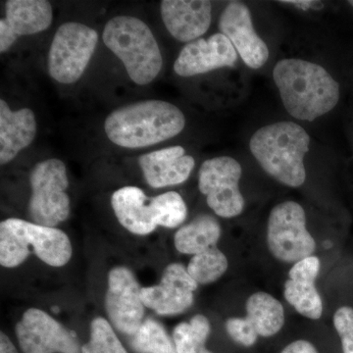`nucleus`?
Segmentation results:
<instances>
[{"mask_svg":"<svg viewBox=\"0 0 353 353\" xmlns=\"http://www.w3.org/2000/svg\"><path fill=\"white\" fill-rule=\"evenodd\" d=\"M273 79L288 111L297 120L314 121L340 101V85L321 65L299 58L280 60Z\"/></svg>","mask_w":353,"mask_h":353,"instance_id":"1","label":"nucleus"},{"mask_svg":"<svg viewBox=\"0 0 353 353\" xmlns=\"http://www.w3.org/2000/svg\"><path fill=\"white\" fill-rule=\"evenodd\" d=\"M185 117L174 104L148 99L116 109L104 122L108 139L125 148H143L178 136Z\"/></svg>","mask_w":353,"mask_h":353,"instance_id":"2","label":"nucleus"},{"mask_svg":"<svg viewBox=\"0 0 353 353\" xmlns=\"http://www.w3.org/2000/svg\"><path fill=\"white\" fill-rule=\"evenodd\" d=\"M311 139L301 125L281 121L260 128L253 134L250 150L269 176L290 188L305 182L304 157Z\"/></svg>","mask_w":353,"mask_h":353,"instance_id":"3","label":"nucleus"},{"mask_svg":"<svg viewBox=\"0 0 353 353\" xmlns=\"http://www.w3.org/2000/svg\"><path fill=\"white\" fill-rule=\"evenodd\" d=\"M32 252L44 263L62 267L73 253L68 236L57 228L41 226L28 221L9 218L0 223V264L15 268Z\"/></svg>","mask_w":353,"mask_h":353,"instance_id":"4","label":"nucleus"},{"mask_svg":"<svg viewBox=\"0 0 353 353\" xmlns=\"http://www.w3.org/2000/svg\"><path fill=\"white\" fill-rule=\"evenodd\" d=\"M102 39L123 62L132 82L148 85L161 71V51L152 30L143 21L131 16L112 18L105 25Z\"/></svg>","mask_w":353,"mask_h":353,"instance_id":"5","label":"nucleus"},{"mask_svg":"<svg viewBox=\"0 0 353 353\" xmlns=\"http://www.w3.org/2000/svg\"><path fill=\"white\" fill-rule=\"evenodd\" d=\"M30 183L32 196L28 209L32 223L55 228L68 219L69 181L63 161L52 158L39 162L31 172Z\"/></svg>","mask_w":353,"mask_h":353,"instance_id":"6","label":"nucleus"},{"mask_svg":"<svg viewBox=\"0 0 353 353\" xmlns=\"http://www.w3.org/2000/svg\"><path fill=\"white\" fill-rule=\"evenodd\" d=\"M99 34L95 30L77 22L64 23L58 28L48 53V72L53 80L74 83L85 73Z\"/></svg>","mask_w":353,"mask_h":353,"instance_id":"7","label":"nucleus"},{"mask_svg":"<svg viewBox=\"0 0 353 353\" xmlns=\"http://www.w3.org/2000/svg\"><path fill=\"white\" fill-rule=\"evenodd\" d=\"M269 250L276 259L296 263L312 256L316 243L306 228V216L301 204L285 201L272 209L267 230Z\"/></svg>","mask_w":353,"mask_h":353,"instance_id":"8","label":"nucleus"},{"mask_svg":"<svg viewBox=\"0 0 353 353\" xmlns=\"http://www.w3.org/2000/svg\"><path fill=\"white\" fill-rule=\"evenodd\" d=\"M241 164L234 158L219 157L206 160L199 172V189L209 208L223 218L240 215L245 208L240 180Z\"/></svg>","mask_w":353,"mask_h":353,"instance_id":"9","label":"nucleus"},{"mask_svg":"<svg viewBox=\"0 0 353 353\" xmlns=\"http://www.w3.org/2000/svg\"><path fill=\"white\" fill-rule=\"evenodd\" d=\"M136 276L125 266L114 267L108 274L105 308L111 324L120 333L134 336L143 325L145 304Z\"/></svg>","mask_w":353,"mask_h":353,"instance_id":"10","label":"nucleus"},{"mask_svg":"<svg viewBox=\"0 0 353 353\" xmlns=\"http://www.w3.org/2000/svg\"><path fill=\"white\" fill-rule=\"evenodd\" d=\"M15 331L24 353L82 352L75 334L41 309H28L16 325Z\"/></svg>","mask_w":353,"mask_h":353,"instance_id":"11","label":"nucleus"},{"mask_svg":"<svg viewBox=\"0 0 353 353\" xmlns=\"http://www.w3.org/2000/svg\"><path fill=\"white\" fill-rule=\"evenodd\" d=\"M197 285L183 264L172 263L165 269L159 284L141 289V301L158 315L182 314L194 304Z\"/></svg>","mask_w":353,"mask_h":353,"instance_id":"12","label":"nucleus"},{"mask_svg":"<svg viewBox=\"0 0 353 353\" xmlns=\"http://www.w3.org/2000/svg\"><path fill=\"white\" fill-rule=\"evenodd\" d=\"M221 34L230 39L246 66L259 69L266 64L269 48L253 27L252 14L245 3L228 4L219 19Z\"/></svg>","mask_w":353,"mask_h":353,"instance_id":"13","label":"nucleus"},{"mask_svg":"<svg viewBox=\"0 0 353 353\" xmlns=\"http://www.w3.org/2000/svg\"><path fill=\"white\" fill-rule=\"evenodd\" d=\"M238 52L230 39L218 32L208 39H199L183 46L174 63V71L181 77H194L213 70L233 67Z\"/></svg>","mask_w":353,"mask_h":353,"instance_id":"14","label":"nucleus"},{"mask_svg":"<svg viewBox=\"0 0 353 353\" xmlns=\"http://www.w3.org/2000/svg\"><path fill=\"white\" fill-rule=\"evenodd\" d=\"M6 18L0 20V52H6L22 36L48 30L52 23V6L46 0H8Z\"/></svg>","mask_w":353,"mask_h":353,"instance_id":"15","label":"nucleus"},{"mask_svg":"<svg viewBox=\"0 0 353 353\" xmlns=\"http://www.w3.org/2000/svg\"><path fill=\"white\" fill-rule=\"evenodd\" d=\"M160 10L167 31L182 43L201 39L212 20V6L205 0H163Z\"/></svg>","mask_w":353,"mask_h":353,"instance_id":"16","label":"nucleus"},{"mask_svg":"<svg viewBox=\"0 0 353 353\" xmlns=\"http://www.w3.org/2000/svg\"><path fill=\"white\" fill-rule=\"evenodd\" d=\"M139 165L145 180L154 189L181 185L194 170V157L185 154L183 146L176 145L141 155Z\"/></svg>","mask_w":353,"mask_h":353,"instance_id":"17","label":"nucleus"},{"mask_svg":"<svg viewBox=\"0 0 353 353\" xmlns=\"http://www.w3.org/2000/svg\"><path fill=\"white\" fill-rule=\"evenodd\" d=\"M319 272L320 260L316 256L307 257L292 267L290 279L285 284V301L299 314L312 320L320 319L323 313L322 299L315 287Z\"/></svg>","mask_w":353,"mask_h":353,"instance_id":"18","label":"nucleus"},{"mask_svg":"<svg viewBox=\"0 0 353 353\" xmlns=\"http://www.w3.org/2000/svg\"><path fill=\"white\" fill-rule=\"evenodd\" d=\"M37 136V121L31 109L13 111L0 101V163H9L28 148Z\"/></svg>","mask_w":353,"mask_h":353,"instance_id":"19","label":"nucleus"},{"mask_svg":"<svg viewBox=\"0 0 353 353\" xmlns=\"http://www.w3.org/2000/svg\"><path fill=\"white\" fill-rule=\"evenodd\" d=\"M111 205L120 224L132 234L146 236L158 227L150 199L138 187L128 185L114 192Z\"/></svg>","mask_w":353,"mask_h":353,"instance_id":"20","label":"nucleus"},{"mask_svg":"<svg viewBox=\"0 0 353 353\" xmlns=\"http://www.w3.org/2000/svg\"><path fill=\"white\" fill-rule=\"evenodd\" d=\"M248 326L257 336L269 338L281 331L285 324L282 303L267 292H259L250 296L245 304Z\"/></svg>","mask_w":353,"mask_h":353,"instance_id":"21","label":"nucleus"},{"mask_svg":"<svg viewBox=\"0 0 353 353\" xmlns=\"http://www.w3.org/2000/svg\"><path fill=\"white\" fill-rule=\"evenodd\" d=\"M221 236L219 221L203 214L178 230L174 236L176 250L183 254H199L216 246Z\"/></svg>","mask_w":353,"mask_h":353,"instance_id":"22","label":"nucleus"},{"mask_svg":"<svg viewBox=\"0 0 353 353\" xmlns=\"http://www.w3.org/2000/svg\"><path fill=\"white\" fill-rule=\"evenodd\" d=\"M210 331V322L201 314L176 325L173 332L176 353H212L205 347Z\"/></svg>","mask_w":353,"mask_h":353,"instance_id":"23","label":"nucleus"},{"mask_svg":"<svg viewBox=\"0 0 353 353\" xmlns=\"http://www.w3.org/2000/svg\"><path fill=\"white\" fill-rule=\"evenodd\" d=\"M197 284L208 285L219 280L228 269L226 255L216 246L194 255L187 267Z\"/></svg>","mask_w":353,"mask_h":353,"instance_id":"24","label":"nucleus"},{"mask_svg":"<svg viewBox=\"0 0 353 353\" xmlns=\"http://www.w3.org/2000/svg\"><path fill=\"white\" fill-rule=\"evenodd\" d=\"M132 347L137 353H176L175 343L166 330L152 318L145 320L132 336Z\"/></svg>","mask_w":353,"mask_h":353,"instance_id":"25","label":"nucleus"},{"mask_svg":"<svg viewBox=\"0 0 353 353\" xmlns=\"http://www.w3.org/2000/svg\"><path fill=\"white\" fill-rule=\"evenodd\" d=\"M154 209L157 226L174 229L185 220L188 208L183 197L176 192H168L150 199Z\"/></svg>","mask_w":353,"mask_h":353,"instance_id":"26","label":"nucleus"},{"mask_svg":"<svg viewBox=\"0 0 353 353\" xmlns=\"http://www.w3.org/2000/svg\"><path fill=\"white\" fill-rule=\"evenodd\" d=\"M82 353H128L108 320L97 317L90 324V339Z\"/></svg>","mask_w":353,"mask_h":353,"instance_id":"27","label":"nucleus"},{"mask_svg":"<svg viewBox=\"0 0 353 353\" xmlns=\"http://www.w3.org/2000/svg\"><path fill=\"white\" fill-rule=\"evenodd\" d=\"M334 326L340 336L343 353H353V308H339L334 315Z\"/></svg>","mask_w":353,"mask_h":353,"instance_id":"28","label":"nucleus"},{"mask_svg":"<svg viewBox=\"0 0 353 353\" xmlns=\"http://www.w3.org/2000/svg\"><path fill=\"white\" fill-rule=\"evenodd\" d=\"M226 330L232 340L245 347H252L259 339L243 318H230L226 322Z\"/></svg>","mask_w":353,"mask_h":353,"instance_id":"29","label":"nucleus"},{"mask_svg":"<svg viewBox=\"0 0 353 353\" xmlns=\"http://www.w3.org/2000/svg\"><path fill=\"white\" fill-rule=\"evenodd\" d=\"M281 353H318L312 343L307 341L299 340L290 343Z\"/></svg>","mask_w":353,"mask_h":353,"instance_id":"30","label":"nucleus"},{"mask_svg":"<svg viewBox=\"0 0 353 353\" xmlns=\"http://www.w3.org/2000/svg\"><path fill=\"white\" fill-rule=\"evenodd\" d=\"M0 353H18L17 348L13 345L12 341L2 332L0 334Z\"/></svg>","mask_w":353,"mask_h":353,"instance_id":"31","label":"nucleus"},{"mask_svg":"<svg viewBox=\"0 0 353 353\" xmlns=\"http://www.w3.org/2000/svg\"><path fill=\"white\" fill-rule=\"evenodd\" d=\"M282 3L292 4V6H294L299 7V8L306 9L311 8L315 6V1H281Z\"/></svg>","mask_w":353,"mask_h":353,"instance_id":"32","label":"nucleus"},{"mask_svg":"<svg viewBox=\"0 0 353 353\" xmlns=\"http://www.w3.org/2000/svg\"><path fill=\"white\" fill-rule=\"evenodd\" d=\"M348 3L350 4L353 7V0H350V1H348Z\"/></svg>","mask_w":353,"mask_h":353,"instance_id":"33","label":"nucleus"}]
</instances>
